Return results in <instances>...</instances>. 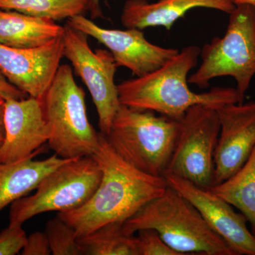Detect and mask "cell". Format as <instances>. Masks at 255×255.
I'll use <instances>...</instances> for the list:
<instances>
[{
    "instance_id": "cell-1",
    "label": "cell",
    "mask_w": 255,
    "mask_h": 255,
    "mask_svg": "<svg viewBox=\"0 0 255 255\" xmlns=\"http://www.w3.org/2000/svg\"><path fill=\"white\" fill-rule=\"evenodd\" d=\"M98 150L92 156L102 177L95 194L78 209L58 213L78 238L111 223H124L168 187L164 177L144 173L126 162L100 132Z\"/></svg>"
},
{
    "instance_id": "cell-2",
    "label": "cell",
    "mask_w": 255,
    "mask_h": 255,
    "mask_svg": "<svg viewBox=\"0 0 255 255\" xmlns=\"http://www.w3.org/2000/svg\"><path fill=\"white\" fill-rule=\"evenodd\" d=\"M200 53L197 46L184 47L157 70L121 82L117 85L121 105L179 121L194 106L219 110L240 104L237 90L233 87H215L202 93L191 91L189 74L197 65Z\"/></svg>"
},
{
    "instance_id": "cell-3",
    "label": "cell",
    "mask_w": 255,
    "mask_h": 255,
    "mask_svg": "<svg viewBox=\"0 0 255 255\" xmlns=\"http://www.w3.org/2000/svg\"><path fill=\"white\" fill-rule=\"evenodd\" d=\"M123 226L132 235L147 228L155 230L180 255H237L213 231L195 206L169 185Z\"/></svg>"
},
{
    "instance_id": "cell-4",
    "label": "cell",
    "mask_w": 255,
    "mask_h": 255,
    "mask_svg": "<svg viewBox=\"0 0 255 255\" xmlns=\"http://www.w3.org/2000/svg\"><path fill=\"white\" fill-rule=\"evenodd\" d=\"M41 100L49 129L48 144L55 155L63 159L95 155L100 132L89 121L85 92L77 85L70 65H60Z\"/></svg>"
},
{
    "instance_id": "cell-5",
    "label": "cell",
    "mask_w": 255,
    "mask_h": 255,
    "mask_svg": "<svg viewBox=\"0 0 255 255\" xmlns=\"http://www.w3.org/2000/svg\"><path fill=\"white\" fill-rule=\"evenodd\" d=\"M178 130L179 121L121 105L110 132L105 136L114 151L132 167L144 173L163 177Z\"/></svg>"
},
{
    "instance_id": "cell-6",
    "label": "cell",
    "mask_w": 255,
    "mask_h": 255,
    "mask_svg": "<svg viewBox=\"0 0 255 255\" xmlns=\"http://www.w3.org/2000/svg\"><path fill=\"white\" fill-rule=\"evenodd\" d=\"M229 15L224 36L203 46L201 65L188 82L204 89L213 79L232 77L241 104L255 75V7L236 6Z\"/></svg>"
},
{
    "instance_id": "cell-7",
    "label": "cell",
    "mask_w": 255,
    "mask_h": 255,
    "mask_svg": "<svg viewBox=\"0 0 255 255\" xmlns=\"http://www.w3.org/2000/svg\"><path fill=\"white\" fill-rule=\"evenodd\" d=\"M101 177L100 166L92 156L68 159L41 181L33 195L11 204L9 225L22 226L38 215L80 208L95 194Z\"/></svg>"
},
{
    "instance_id": "cell-8",
    "label": "cell",
    "mask_w": 255,
    "mask_h": 255,
    "mask_svg": "<svg viewBox=\"0 0 255 255\" xmlns=\"http://www.w3.org/2000/svg\"><path fill=\"white\" fill-rule=\"evenodd\" d=\"M220 128L216 109L204 105L189 109L179 121L173 152L164 174L177 176L204 189L212 187Z\"/></svg>"
},
{
    "instance_id": "cell-9",
    "label": "cell",
    "mask_w": 255,
    "mask_h": 255,
    "mask_svg": "<svg viewBox=\"0 0 255 255\" xmlns=\"http://www.w3.org/2000/svg\"><path fill=\"white\" fill-rule=\"evenodd\" d=\"M64 57L88 89L99 117L101 133L107 136L116 114L120 108L118 87L115 83L117 66L109 50H92L86 33L70 26H64Z\"/></svg>"
},
{
    "instance_id": "cell-10",
    "label": "cell",
    "mask_w": 255,
    "mask_h": 255,
    "mask_svg": "<svg viewBox=\"0 0 255 255\" xmlns=\"http://www.w3.org/2000/svg\"><path fill=\"white\" fill-rule=\"evenodd\" d=\"M67 23L103 44L113 55L118 68L128 69L136 77L143 76L157 70L179 51L176 48L150 43L146 39L142 30L100 27L85 15L69 18Z\"/></svg>"
},
{
    "instance_id": "cell-11",
    "label": "cell",
    "mask_w": 255,
    "mask_h": 255,
    "mask_svg": "<svg viewBox=\"0 0 255 255\" xmlns=\"http://www.w3.org/2000/svg\"><path fill=\"white\" fill-rule=\"evenodd\" d=\"M63 57V36L35 48H12L0 43V71L28 97L41 100Z\"/></svg>"
},
{
    "instance_id": "cell-12",
    "label": "cell",
    "mask_w": 255,
    "mask_h": 255,
    "mask_svg": "<svg viewBox=\"0 0 255 255\" xmlns=\"http://www.w3.org/2000/svg\"><path fill=\"white\" fill-rule=\"evenodd\" d=\"M167 184L195 206L213 231L224 240L237 255H255V236L247 226L244 215L210 189L194 185L185 179L165 174Z\"/></svg>"
},
{
    "instance_id": "cell-13",
    "label": "cell",
    "mask_w": 255,
    "mask_h": 255,
    "mask_svg": "<svg viewBox=\"0 0 255 255\" xmlns=\"http://www.w3.org/2000/svg\"><path fill=\"white\" fill-rule=\"evenodd\" d=\"M217 112L221 128L214 155V185L236 173L255 148V102L224 106Z\"/></svg>"
},
{
    "instance_id": "cell-14",
    "label": "cell",
    "mask_w": 255,
    "mask_h": 255,
    "mask_svg": "<svg viewBox=\"0 0 255 255\" xmlns=\"http://www.w3.org/2000/svg\"><path fill=\"white\" fill-rule=\"evenodd\" d=\"M4 124L0 162H14L35 157L42 145L48 143L49 129L39 99L5 100Z\"/></svg>"
},
{
    "instance_id": "cell-15",
    "label": "cell",
    "mask_w": 255,
    "mask_h": 255,
    "mask_svg": "<svg viewBox=\"0 0 255 255\" xmlns=\"http://www.w3.org/2000/svg\"><path fill=\"white\" fill-rule=\"evenodd\" d=\"M235 5L231 0H127L121 15L124 27L143 30L164 27L171 30L178 20L196 8L217 10L229 14Z\"/></svg>"
},
{
    "instance_id": "cell-16",
    "label": "cell",
    "mask_w": 255,
    "mask_h": 255,
    "mask_svg": "<svg viewBox=\"0 0 255 255\" xmlns=\"http://www.w3.org/2000/svg\"><path fill=\"white\" fill-rule=\"evenodd\" d=\"M33 157L14 162H0V212L36 190L48 174L70 159L55 154L42 160Z\"/></svg>"
},
{
    "instance_id": "cell-17",
    "label": "cell",
    "mask_w": 255,
    "mask_h": 255,
    "mask_svg": "<svg viewBox=\"0 0 255 255\" xmlns=\"http://www.w3.org/2000/svg\"><path fill=\"white\" fill-rule=\"evenodd\" d=\"M64 26L48 18L0 9V43L16 48L44 46L63 36Z\"/></svg>"
},
{
    "instance_id": "cell-18",
    "label": "cell",
    "mask_w": 255,
    "mask_h": 255,
    "mask_svg": "<svg viewBox=\"0 0 255 255\" xmlns=\"http://www.w3.org/2000/svg\"><path fill=\"white\" fill-rule=\"evenodd\" d=\"M210 189L244 215L255 236V148L236 173Z\"/></svg>"
},
{
    "instance_id": "cell-19",
    "label": "cell",
    "mask_w": 255,
    "mask_h": 255,
    "mask_svg": "<svg viewBox=\"0 0 255 255\" xmlns=\"http://www.w3.org/2000/svg\"><path fill=\"white\" fill-rule=\"evenodd\" d=\"M124 223H111L79 238L82 255H139L136 236L124 229Z\"/></svg>"
},
{
    "instance_id": "cell-20",
    "label": "cell",
    "mask_w": 255,
    "mask_h": 255,
    "mask_svg": "<svg viewBox=\"0 0 255 255\" xmlns=\"http://www.w3.org/2000/svg\"><path fill=\"white\" fill-rule=\"evenodd\" d=\"M0 9L56 21L85 15L89 3L88 0H0Z\"/></svg>"
},
{
    "instance_id": "cell-21",
    "label": "cell",
    "mask_w": 255,
    "mask_h": 255,
    "mask_svg": "<svg viewBox=\"0 0 255 255\" xmlns=\"http://www.w3.org/2000/svg\"><path fill=\"white\" fill-rule=\"evenodd\" d=\"M45 233L53 255H83L73 228L57 215L46 223Z\"/></svg>"
},
{
    "instance_id": "cell-22",
    "label": "cell",
    "mask_w": 255,
    "mask_h": 255,
    "mask_svg": "<svg viewBox=\"0 0 255 255\" xmlns=\"http://www.w3.org/2000/svg\"><path fill=\"white\" fill-rule=\"evenodd\" d=\"M136 233L139 255H180L162 240L155 230L147 228Z\"/></svg>"
},
{
    "instance_id": "cell-23",
    "label": "cell",
    "mask_w": 255,
    "mask_h": 255,
    "mask_svg": "<svg viewBox=\"0 0 255 255\" xmlns=\"http://www.w3.org/2000/svg\"><path fill=\"white\" fill-rule=\"evenodd\" d=\"M27 236L20 225H9L0 232V255L19 254L26 244Z\"/></svg>"
},
{
    "instance_id": "cell-24",
    "label": "cell",
    "mask_w": 255,
    "mask_h": 255,
    "mask_svg": "<svg viewBox=\"0 0 255 255\" xmlns=\"http://www.w3.org/2000/svg\"><path fill=\"white\" fill-rule=\"evenodd\" d=\"M22 255H48L51 254L46 233L37 232L27 236L26 244L21 252Z\"/></svg>"
},
{
    "instance_id": "cell-25",
    "label": "cell",
    "mask_w": 255,
    "mask_h": 255,
    "mask_svg": "<svg viewBox=\"0 0 255 255\" xmlns=\"http://www.w3.org/2000/svg\"><path fill=\"white\" fill-rule=\"evenodd\" d=\"M28 97L26 94L10 83L0 71V98L4 100H9V99L21 100Z\"/></svg>"
},
{
    "instance_id": "cell-26",
    "label": "cell",
    "mask_w": 255,
    "mask_h": 255,
    "mask_svg": "<svg viewBox=\"0 0 255 255\" xmlns=\"http://www.w3.org/2000/svg\"><path fill=\"white\" fill-rule=\"evenodd\" d=\"M100 2L101 0H88V11L90 12L92 20L105 18Z\"/></svg>"
},
{
    "instance_id": "cell-27",
    "label": "cell",
    "mask_w": 255,
    "mask_h": 255,
    "mask_svg": "<svg viewBox=\"0 0 255 255\" xmlns=\"http://www.w3.org/2000/svg\"><path fill=\"white\" fill-rule=\"evenodd\" d=\"M4 110L5 100L0 98V149L5 138Z\"/></svg>"
},
{
    "instance_id": "cell-28",
    "label": "cell",
    "mask_w": 255,
    "mask_h": 255,
    "mask_svg": "<svg viewBox=\"0 0 255 255\" xmlns=\"http://www.w3.org/2000/svg\"><path fill=\"white\" fill-rule=\"evenodd\" d=\"M235 6H240V5H251L255 7V0H231Z\"/></svg>"
}]
</instances>
